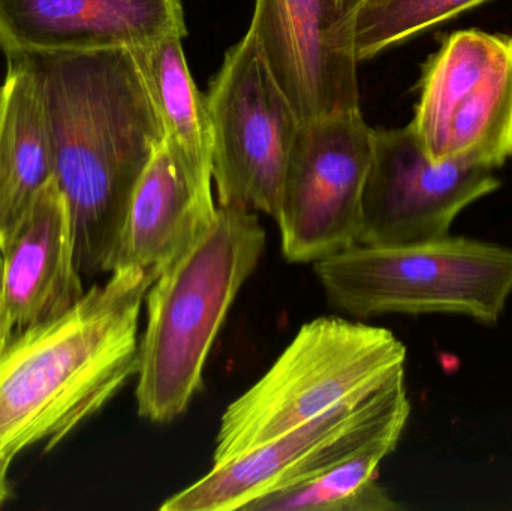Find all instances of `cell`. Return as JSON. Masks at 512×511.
Here are the masks:
<instances>
[{
    "label": "cell",
    "instance_id": "obj_1",
    "mask_svg": "<svg viewBox=\"0 0 512 511\" xmlns=\"http://www.w3.org/2000/svg\"><path fill=\"white\" fill-rule=\"evenodd\" d=\"M26 56L41 81L81 275L110 273L138 180L164 143L140 60L126 47Z\"/></svg>",
    "mask_w": 512,
    "mask_h": 511
},
{
    "label": "cell",
    "instance_id": "obj_2",
    "mask_svg": "<svg viewBox=\"0 0 512 511\" xmlns=\"http://www.w3.org/2000/svg\"><path fill=\"white\" fill-rule=\"evenodd\" d=\"M159 273L119 269L0 353V453L51 449L137 377L141 311Z\"/></svg>",
    "mask_w": 512,
    "mask_h": 511
},
{
    "label": "cell",
    "instance_id": "obj_3",
    "mask_svg": "<svg viewBox=\"0 0 512 511\" xmlns=\"http://www.w3.org/2000/svg\"><path fill=\"white\" fill-rule=\"evenodd\" d=\"M264 248L265 231L252 210L219 206L209 230L153 282L138 345L141 419L171 423L188 410L225 318Z\"/></svg>",
    "mask_w": 512,
    "mask_h": 511
},
{
    "label": "cell",
    "instance_id": "obj_4",
    "mask_svg": "<svg viewBox=\"0 0 512 511\" xmlns=\"http://www.w3.org/2000/svg\"><path fill=\"white\" fill-rule=\"evenodd\" d=\"M390 330L322 317L304 324L279 359L222 416L213 465L240 458L405 374Z\"/></svg>",
    "mask_w": 512,
    "mask_h": 511
},
{
    "label": "cell",
    "instance_id": "obj_5",
    "mask_svg": "<svg viewBox=\"0 0 512 511\" xmlns=\"http://www.w3.org/2000/svg\"><path fill=\"white\" fill-rule=\"evenodd\" d=\"M328 302L357 318L462 314L496 324L512 293V249L465 237L354 245L315 263Z\"/></svg>",
    "mask_w": 512,
    "mask_h": 511
},
{
    "label": "cell",
    "instance_id": "obj_6",
    "mask_svg": "<svg viewBox=\"0 0 512 511\" xmlns=\"http://www.w3.org/2000/svg\"><path fill=\"white\" fill-rule=\"evenodd\" d=\"M206 101L219 206L258 210L276 221L301 120L249 30L225 53Z\"/></svg>",
    "mask_w": 512,
    "mask_h": 511
},
{
    "label": "cell",
    "instance_id": "obj_7",
    "mask_svg": "<svg viewBox=\"0 0 512 511\" xmlns=\"http://www.w3.org/2000/svg\"><path fill=\"white\" fill-rule=\"evenodd\" d=\"M409 125L433 162L504 167L512 158L511 36H447L424 66Z\"/></svg>",
    "mask_w": 512,
    "mask_h": 511
},
{
    "label": "cell",
    "instance_id": "obj_8",
    "mask_svg": "<svg viewBox=\"0 0 512 511\" xmlns=\"http://www.w3.org/2000/svg\"><path fill=\"white\" fill-rule=\"evenodd\" d=\"M373 134L361 108L300 123L276 218L286 260L316 263L358 245Z\"/></svg>",
    "mask_w": 512,
    "mask_h": 511
},
{
    "label": "cell",
    "instance_id": "obj_9",
    "mask_svg": "<svg viewBox=\"0 0 512 511\" xmlns=\"http://www.w3.org/2000/svg\"><path fill=\"white\" fill-rule=\"evenodd\" d=\"M409 414L405 374H400L366 398L339 405L240 458L213 465L159 510H245L264 495L312 479L388 426L408 422Z\"/></svg>",
    "mask_w": 512,
    "mask_h": 511
},
{
    "label": "cell",
    "instance_id": "obj_10",
    "mask_svg": "<svg viewBox=\"0 0 512 511\" xmlns=\"http://www.w3.org/2000/svg\"><path fill=\"white\" fill-rule=\"evenodd\" d=\"M493 171L433 162L411 125L375 129L358 245H408L450 236L463 209L501 186Z\"/></svg>",
    "mask_w": 512,
    "mask_h": 511
},
{
    "label": "cell",
    "instance_id": "obj_11",
    "mask_svg": "<svg viewBox=\"0 0 512 511\" xmlns=\"http://www.w3.org/2000/svg\"><path fill=\"white\" fill-rule=\"evenodd\" d=\"M358 0H255L249 32L301 122L360 108Z\"/></svg>",
    "mask_w": 512,
    "mask_h": 511
},
{
    "label": "cell",
    "instance_id": "obj_12",
    "mask_svg": "<svg viewBox=\"0 0 512 511\" xmlns=\"http://www.w3.org/2000/svg\"><path fill=\"white\" fill-rule=\"evenodd\" d=\"M81 276L71 212L53 177L0 252L3 348L71 309L86 291Z\"/></svg>",
    "mask_w": 512,
    "mask_h": 511
},
{
    "label": "cell",
    "instance_id": "obj_13",
    "mask_svg": "<svg viewBox=\"0 0 512 511\" xmlns=\"http://www.w3.org/2000/svg\"><path fill=\"white\" fill-rule=\"evenodd\" d=\"M188 35L183 0H0L5 57L143 48Z\"/></svg>",
    "mask_w": 512,
    "mask_h": 511
},
{
    "label": "cell",
    "instance_id": "obj_14",
    "mask_svg": "<svg viewBox=\"0 0 512 511\" xmlns=\"http://www.w3.org/2000/svg\"><path fill=\"white\" fill-rule=\"evenodd\" d=\"M216 213L213 180L192 173L162 143L132 195L111 272L144 269L161 275L209 230Z\"/></svg>",
    "mask_w": 512,
    "mask_h": 511
},
{
    "label": "cell",
    "instance_id": "obj_15",
    "mask_svg": "<svg viewBox=\"0 0 512 511\" xmlns=\"http://www.w3.org/2000/svg\"><path fill=\"white\" fill-rule=\"evenodd\" d=\"M6 60L0 86V252L54 177L53 141L41 81L26 54Z\"/></svg>",
    "mask_w": 512,
    "mask_h": 511
},
{
    "label": "cell",
    "instance_id": "obj_16",
    "mask_svg": "<svg viewBox=\"0 0 512 511\" xmlns=\"http://www.w3.org/2000/svg\"><path fill=\"white\" fill-rule=\"evenodd\" d=\"M180 36L137 48L162 131L174 156L203 179L213 180V137L206 96L189 71ZM215 183V182H213Z\"/></svg>",
    "mask_w": 512,
    "mask_h": 511
},
{
    "label": "cell",
    "instance_id": "obj_17",
    "mask_svg": "<svg viewBox=\"0 0 512 511\" xmlns=\"http://www.w3.org/2000/svg\"><path fill=\"white\" fill-rule=\"evenodd\" d=\"M408 422H397L312 479L249 504L248 511H393L402 507L376 483L381 462L394 452Z\"/></svg>",
    "mask_w": 512,
    "mask_h": 511
},
{
    "label": "cell",
    "instance_id": "obj_18",
    "mask_svg": "<svg viewBox=\"0 0 512 511\" xmlns=\"http://www.w3.org/2000/svg\"><path fill=\"white\" fill-rule=\"evenodd\" d=\"M487 0H358L354 17V51L366 62Z\"/></svg>",
    "mask_w": 512,
    "mask_h": 511
},
{
    "label": "cell",
    "instance_id": "obj_19",
    "mask_svg": "<svg viewBox=\"0 0 512 511\" xmlns=\"http://www.w3.org/2000/svg\"><path fill=\"white\" fill-rule=\"evenodd\" d=\"M12 461L8 456L0 453V507L8 501L9 495H11V488H9V467H11Z\"/></svg>",
    "mask_w": 512,
    "mask_h": 511
},
{
    "label": "cell",
    "instance_id": "obj_20",
    "mask_svg": "<svg viewBox=\"0 0 512 511\" xmlns=\"http://www.w3.org/2000/svg\"><path fill=\"white\" fill-rule=\"evenodd\" d=\"M3 350V341H2V333H0V353H2Z\"/></svg>",
    "mask_w": 512,
    "mask_h": 511
}]
</instances>
